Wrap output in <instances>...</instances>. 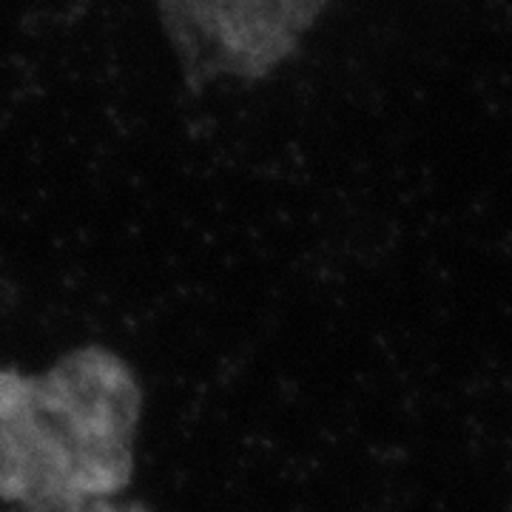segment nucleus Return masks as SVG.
Returning <instances> with one entry per match:
<instances>
[{
	"mask_svg": "<svg viewBox=\"0 0 512 512\" xmlns=\"http://www.w3.org/2000/svg\"><path fill=\"white\" fill-rule=\"evenodd\" d=\"M15 512H151L146 504H120L114 498L106 501H86L74 507H55V510H15Z\"/></svg>",
	"mask_w": 512,
	"mask_h": 512,
	"instance_id": "obj_3",
	"label": "nucleus"
},
{
	"mask_svg": "<svg viewBox=\"0 0 512 512\" xmlns=\"http://www.w3.org/2000/svg\"><path fill=\"white\" fill-rule=\"evenodd\" d=\"M140 419V382L109 348L69 350L35 376L0 367V501L55 510L117 498Z\"/></svg>",
	"mask_w": 512,
	"mask_h": 512,
	"instance_id": "obj_1",
	"label": "nucleus"
},
{
	"mask_svg": "<svg viewBox=\"0 0 512 512\" xmlns=\"http://www.w3.org/2000/svg\"><path fill=\"white\" fill-rule=\"evenodd\" d=\"M330 0H157L191 83L265 80L302 46Z\"/></svg>",
	"mask_w": 512,
	"mask_h": 512,
	"instance_id": "obj_2",
	"label": "nucleus"
}]
</instances>
